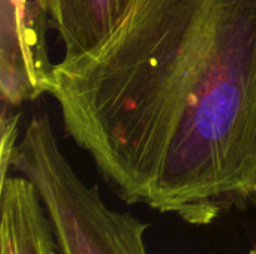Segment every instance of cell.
<instances>
[{"instance_id": "cell-1", "label": "cell", "mask_w": 256, "mask_h": 254, "mask_svg": "<svg viewBox=\"0 0 256 254\" xmlns=\"http://www.w3.org/2000/svg\"><path fill=\"white\" fill-rule=\"evenodd\" d=\"M50 94L126 204L195 226L256 205V0H140Z\"/></svg>"}, {"instance_id": "cell-2", "label": "cell", "mask_w": 256, "mask_h": 254, "mask_svg": "<svg viewBox=\"0 0 256 254\" xmlns=\"http://www.w3.org/2000/svg\"><path fill=\"white\" fill-rule=\"evenodd\" d=\"M10 171L36 187L58 254H147L148 223L108 207L98 187L84 183L63 154L46 114L30 120Z\"/></svg>"}, {"instance_id": "cell-3", "label": "cell", "mask_w": 256, "mask_h": 254, "mask_svg": "<svg viewBox=\"0 0 256 254\" xmlns=\"http://www.w3.org/2000/svg\"><path fill=\"white\" fill-rule=\"evenodd\" d=\"M50 27L39 0H0L2 103L14 108L50 93L56 66L48 55Z\"/></svg>"}, {"instance_id": "cell-4", "label": "cell", "mask_w": 256, "mask_h": 254, "mask_svg": "<svg viewBox=\"0 0 256 254\" xmlns=\"http://www.w3.org/2000/svg\"><path fill=\"white\" fill-rule=\"evenodd\" d=\"M63 42V60L99 49L123 25L140 0H39Z\"/></svg>"}, {"instance_id": "cell-5", "label": "cell", "mask_w": 256, "mask_h": 254, "mask_svg": "<svg viewBox=\"0 0 256 254\" xmlns=\"http://www.w3.org/2000/svg\"><path fill=\"white\" fill-rule=\"evenodd\" d=\"M0 211V254H58L45 207L27 177L2 180Z\"/></svg>"}, {"instance_id": "cell-6", "label": "cell", "mask_w": 256, "mask_h": 254, "mask_svg": "<svg viewBox=\"0 0 256 254\" xmlns=\"http://www.w3.org/2000/svg\"><path fill=\"white\" fill-rule=\"evenodd\" d=\"M2 154H0V162H2V180H4L10 174V162L15 153V148L18 145V121H20V114H15L10 111L12 106L2 103Z\"/></svg>"}]
</instances>
